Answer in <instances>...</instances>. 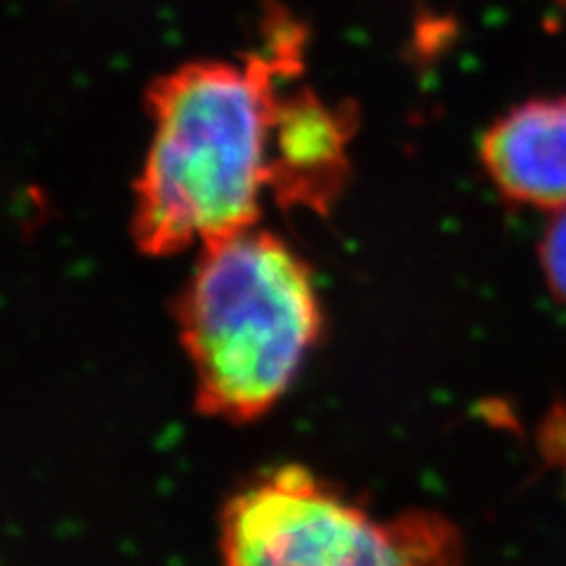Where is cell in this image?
<instances>
[{
	"label": "cell",
	"mask_w": 566,
	"mask_h": 566,
	"mask_svg": "<svg viewBox=\"0 0 566 566\" xmlns=\"http://www.w3.org/2000/svg\"><path fill=\"white\" fill-rule=\"evenodd\" d=\"M224 566H460L434 515L378 522L303 465L258 474L222 507Z\"/></svg>",
	"instance_id": "cell-3"
},
{
	"label": "cell",
	"mask_w": 566,
	"mask_h": 566,
	"mask_svg": "<svg viewBox=\"0 0 566 566\" xmlns=\"http://www.w3.org/2000/svg\"><path fill=\"white\" fill-rule=\"evenodd\" d=\"M175 318L197 380V409L229 422L272 411L324 331L310 268L255 227L201 248Z\"/></svg>",
	"instance_id": "cell-2"
},
{
	"label": "cell",
	"mask_w": 566,
	"mask_h": 566,
	"mask_svg": "<svg viewBox=\"0 0 566 566\" xmlns=\"http://www.w3.org/2000/svg\"><path fill=\"white\" fill-rule=\"evenodd\" d=\"M352 116L326 104L310 87L279 91L272 137L268 191L281 208L326 212L345 187Z\"/></svg>",
	"instance_id": "cell-4"
},
{
	"label": "cell",
	"mask_w": 566,
	"mask_h": 566,
	"mask_svg": "<svg viewBox=\"0 0 566 566\" xmlns=\"http://www.w3.org/2000/svg\"><path fill=\"white\" fill-rule=\"evenodd\" d=\"M300 57L303 33L286 20L243 64L189 62L151 83L154 137L133 210L139 251L175 255L255 227L276 97Z\"/></svg>",
	"instance_id": "cell-1"
},
{
	"label": "cell",
	"mask_w": 566,
	"mask_h": 566,
	"mask_svg": "<svg viewBox=\"0 0 566 566\" xmlns=\"http://www.w3.org/2000/svg\"><path fill=\"white\" fill-rule=\"evenodd\" d=\"M541 264L551 293L566 305V208L557 210L541 241Z\"/></svg>",
	"instance_id": "cell-6"
},
{
	"label": "cell",
	"mask_w": 566,
	"mask_h": 566,
	"mask_svg": "<svg viewBox=\"0 0 566 566\" xmlns=\"http://www.w3.org/2000/svg\"><path fill=\"white\" fill-rule=\"evenodd\" d=\"M482 161L505 199L566 208V97L510 109L484 135Z\"/></svg>",
	"instance_id": "cell-5"
}]
</instances>
